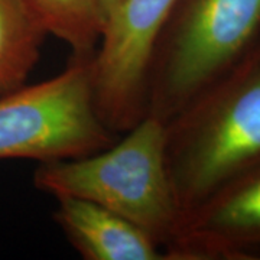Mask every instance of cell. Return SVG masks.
Instances as JSON below:
<instances>
[{
  "label": "cell",
  "instance_id": "8992f818",
  "mask_svg": "<svg viewBox=\"0 0 260 260\" xmlns=\"http://www.w3.org/2000/svg\"><path fill=\"white\" fill-rule=\"evenodd\" d=\"M168 260L260 259V164L182 215Z\"/></svg>",
  "mask_w": 260,
  "mask_h": 260
},
{
  "label": "cell",
  "instance_id": "30bf717a",
  "mask_svg": "<svg viewBox=\"0 0 260 260\" xmlns=\"http://www.w3.org/2000/svg\"><path fill=\"white\" fill-rule=\"evenodd\" d=\"M100 2V6H102L103 10V15H104V23H106V18H107V15L112 12V9L120 2V0H99Z\"/></svg>",
  "mask_w": 260,
  "mask_h": 260
},
{
  "label": "cell",
  "instance_id": "5b68a950",
  "mask_svg": "<svg viewBox=\"0 0 260 260\" xmlns=\"http://www.w3.org/2000/svg\"><path fill=\"white\" fill-rule=\"evenodd\" d=\"M178 0H120L107 15L93 55L99 116L123 135L146 116L150 56Z\"/></svg>",
  "mask_w": 260,
  "mask_h": 260
},
{
  "label": "cell",
  "instance_id": "7a4b0ae2",
  "mask_svg": "<svg viewBox=\"0 0 260 260\" xmlns=\"http://www.w3.org/2000/svg\"><path fill=\"white\" fill-rule=\"evenodd\" d=\"M34 185L55 198H80L119 214L165 251L182 220L168 169L167 126L153 116L91 155L39 164Z\"/></svg>",
  "mask_w": 260,
  "mask_h": 260
},
{
  "label": "cell",
  "instance_id": "6da1fadb",
  "mask_svg": "<svg viewBox=\"0 0 260 260\" xmlns=\"http://www.w3.org/2000/svg\"><path fill=\"white\" fill-rule=\"evenodd\" d=\"M165 126L169 177L184 215L260 164V45Z\"/></svg>",
  "mask_w": 260,
  "mask_h": 260
},
{
  "label": "cell",
  "instance_id": "277c9868",
  "mask_svg": "<svg viewBox=\"0 0 260 260\" xmlns=\"http://www.w3.org/2000/svg\"><path fill=\"white\" fill-rule=\"evenodd\" d=\"M116 139L95 107L93 56L73 58L61 74L0 95V160L81 158Z\"/></svg>",
  "mask_w": 260,
  "mask_h": 260
},
{
  "label": "cell",
  "instance_id": "ba28073f",
  "mask_svg": "<svg viewBox=\"0 0 260 260\" xmlns=\"http://www.w3.org/2000/svg\"><path fill=\"white\" fill-rule=\"evenodd\" d=\"M47 35L23 0H0V95L26 84Z\"/></svg>",
  "mask_w": 260,
  "mask_h": 260
},
{
  "label": "cell",
  "instance_id": "9c48e42d",
  "mask_svg": "<svg viewBox=\"0 0 260 260\" xmlns=\"http://www.w3.org/2000/svg\"><path fill=\"white\" fill-rule=\"evenodd\" d=\"M48 35L67 44L73 58L93 56L104 29L99 0H23Z\"/></svg>",
  "mask_w": 260,
  "mask_h": 260
},
{
  "label": "cell",
  "instance_id": "52a82bcc",
  "mask_svg": "<svg viewBox=\"0 0 260 260\" xmlns=\"http://www.w3.org/2000/svg\"><path fill=\"white\" fill-rule=\"evenodd\" d=\"M55 200L54 221L83 259L168 260L152 234L119 214L80 198Z\"/></svg>",
  "mask_w": 260,
  "mask_h": 260
},
{
  "label": "cell",
  "instance_id": "3957f363",
  "mask_svg": "<svg viewBox=\"0 0 260 260\" xmlns=\"http://www.w3.org/2000/svg\"><path fill=\"white\" fill-rule=\"evenodd\" d=\"M260 45V0H178L150 56L146 116L167 124Z\"/></svg>",
  "mask_w": 260,
  "mask_h": 260
}]
</instances>
